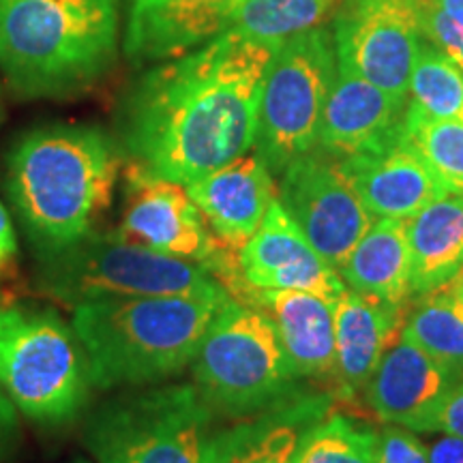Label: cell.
I'll use <instances>...</instances> for the list:
<instances>
[{
  "label": "cell",
  "mask_w": 463,
  "mask_h": 463,
  "mask_svg": "<svg viewBox=\"0 0 463 463\" xmlns=\"http://www.w3.org/2000/svg\"><path fill=\"white\" fill-rule=\"evenodd\" d=\"M281 43L225 31L150 69L120 106L123 153L155 176L181 184L249 153L266 69Z\"/></svg>",
  "instance_id": "1"
},
{
  "label": "cell",
  "mask_w": 463,
  "mask_h": 463,
  "mask_svg": "<svg viewBox=\"0 0 463 463\" xmlns=\"http://www.w3.org/2000/svg\"><path fill=\"white\" fill-rule=\"evenodd\" d=\"M120 144L99 127L45 125L26 131L7 157V191L34 251L97 230L112 204Z\"/></svg>",
  "instance_id": "2"
},
{
  "label": "cell",
  "mask_w": 463,
  "mask_h": 463,
  "mask_svg": "<svg viewBox=\"0 0 463 463\" xmlns=\"http://www.w3.org/2000/svg\"><path fill=\"white\" fill-rule=\"evenodd\" d=\"M118 0H0V73L17 97L65 99L118 61Z\"/></svg>",
  "instance_id": "3"
},
{
  "label": "cell",
  "mask_w": 463,
  "mask_h": 463,
  "mask_svg": "<svg viewBox=\"0 0 463 463\" xmlns=\"http://www.w3.org/2000/svg\"><path fill=\"white\" fill-rule=\"evenodd\" d=\"M232 297H129L73 307L95 389H142L191 367L217 311Z\"/></svg>",
  "instance_id": "4"
},
{
  "label": "cell",
  "mask_w": 463,
  "mask_h": 463,
  "mask_svg": "<svg viewBox=\"0 0 463 463\" xmlns=\"http://www.w3.org/2000/svg\"><path fill=\"white\" fill-rule=\"evenodd\" d=\"M37 283L73 307L129 297H230L198 262L155 251L123 232L92 230L52 251H34Z\"/></svg>",
  "instance_id": "5"
},
{
  "label": "cell",
  "mask_w": 463,
  "mask_h": 463,
  "mask_svg": "<svg viewBox=\"0 0 463 463\" xmlns=\"http://www.w3.org/2000/svg\"><path fill=\"white\" fill-rule=\"evenodd\" d=\"M191 369L202 402L232 420L266 412L300 392L275 322L245 300L230 298L217 311Z\"/></svg>",
  "instance_id": "6"
},
{
  "label": "cell",
  "mask_w": 463,
  "mask_h": 463,
  "mask_svg": "<svg viewBox=\"0 0 463 463\" xmlns=\"http://www.w3.org/2000/svg\"><path fill=\"white\" fill-rule=\"evenodd\" d=\"M0 389L39 425H65L90 402L86 350L71 324L39 307H0Z\"/></svg>",
  "instance_id": "7"
},
{
  "label": "cell",
  "mask_w": 463,
  "mask_h": 463,
  "mask_svg": "<svg viewBox=\"0 0 463 463\" xmlns=\"http://www.w3.org/2000/svg\"><path fill=\"white\" fill-rule=\"evenodd\" d=\"M213 419L194 384L142 386L92 410L84 447L97 463H206Z\"/></svg>",
  "instance_id": "8"
},
{
  "label": "cell",
  "mask_w": 463,
  "mask_h": 463,
  "mask_svg": "<svg viewBox=\"0 0 463 463\" xmlns=\"http://www.w3.org/2000/svg\"><path fill=\"white\" fill-rule=\"evenodd\" d=\"M335 71L337 54L326 26L294 34L277 50L264 75L253 142L273 176L316 148Z\"/></svg>",
  "instance_id": "9"
},
{
  "label": "cell",
  "mask_w": 463,
  "mask_h": 463,
  "mask_svg": "<svg viewBox=\"0 0 463 463\" xmlns=\"http://www.w3.org/2000/svg\"><path fill=\"white\" fill-rule=\"evenodd\" d=\"M120 232L155 251L202 264L223 288L241 275L239 249L213 234L187 187L136 164L127 172Z\"/></svg>",
  "instance_id": "10"
},
{
  "label": "cell",
  "mask_w": 463,
  "mask_h": 463,
  "mask_svg": "<svg viewBox=\"0 0 463 463\" xmlns=\"http://www.w3.org/2000/svg\"><path fill=\"white\" fill-rule=\"evenodd\" d=\"M337 62L399 97H410L425 42L419 0H341L333 17Z\"/></svg>",
  "instance_id": "11"
},
{
  "label": "cell",
  "mask_w": 463,
  "mask_h": 463,
  "mask_svg": "<svg viewBox=\"0 0 463 463\" xmlns=\"http://www.w3.org/2000/svg\"><path fill=\"white\" fill-rule=\"evenodd\" d=\"M277 198L316 251L337 270L375 222L339 159L317 148L286 167Z\"/></svg>",
  "instance_id": "12"
},
{
  "label": "cell",
  "mask_w": 463,
  "mask_h": 463,
  "mask_svg": "<svg viewBox=\"0 0 463 463\" xmlns=\"http://www.w3.org/2000/svg\"><path fill=\"white\" fill-rule=\"evenodd\" d=\"M239 266L251 305L253 294L264 289H303L326 300H337L345 292L339 270L307 241L279 198L273 200L256 234L241 247Z\"/></svg>",
  "instance_id": "13"
},
{
  "label": "cell",
  "mask_w": 463,
  "mask_h": 463,
  "mask_svg": "<svg viewBox=\"0 0 463 463\" xmlns=\"http://www.w3.org/2000/svg\"><path fill=\"white\" fill-rule=\"evenodd\" d=\"M410 97L380 89L337 62L316 148L335 159L389 148L402 140Z\"/></svg>",
  "instance_id": "14"
},
{
  "label": "cell",
  "mask_w": 463,
  "mask_h": 463,
  "mask_svg": "<svg viewBox=\"0 0 463 463\" xmlns=\"http://www.w3.org/2000/svg\"><path fill=\"white\" fill-rule=\"evenodd\" d=\"M239 0H129L123 52L146 65L194 52L230 28Z\"/></svg>",
  "instance_id": "15"
},
{
  "label": "cell",
  "mask_w": 463,
  "mask_h": 463,
  "mask_svg": "<svg viewBox=\"0 0 463 463\" xmlns=\"http://www.w3.org/2000/svg\"><path fill=\"white\" fill-rule=\"evenodd\" d=\"M184 187L213 234L239 251L277 198L273 172L253 148Z\"/></svg>",
  "instance_id": "16"
},
{
  "label": "cell",
  "mask_w": 463,
  "mask_h": 463,
  "mask_svg": "<svg viewBox=\"0 0 463 463\" xmlns=\"http://www.w3.org/2000/svg\"><path fill=\"white\" fill-rule=\"evenodd\" d=\"M412 305H395L347 289L335 303V382L339 397L367 386L382 356L402 339Z\"/></svg>",
  "instance_id": "17"
},
{
  "label": "cell",
  "mask_w": 463,
  "mask_h": 463,
  "mask_svg": "<svg viewBox=\"0 0 463 463\" xmlns=\"http://www.w3.org/2000/svg\"><path fill=\"white\" fill-rule=\"evenodd\" d=\"M339 164L373 219L408 222L433 200L449 194L403 136L389 148L339 159Z\"/></svg>",
  "instance_id": "18"
},
{
  "label": "cell",
  "mask_w": 463,
  "mask_h": 463,
  "mask_svg": "<svg viewBox=\"0 0 463 463\" xmlns=\"http://www.w3.org/2000/svg\"><path fill=\"white\" fill-rule=\"evenodd\" d=\"M331 408V397L298 392L266 412L213 431L206 463H294L305 433Z\"/></svg>",
  "instance_id": "19"
},
{
  "label": "cell",
  "mask_w": 463,
  "mask_h": 463,
  "mask_svg": "<svg viewBox=\"0 0 463 463\" xmlns=\"http://www.w3.org/2000/svg\"><path fill=\"white\" fill-rule=\"evenodd\" d=\"M461 378L444 369L430 354L402 337L382 356L367 382V403L386 425L416 431L425 416L447 397Z\"/></svg>",
  "instance_id": "20"
},
{
  "label": "cell",
  "mask_w": 463,
  "mask_h": 463,
  "mask_svg": "<svg viewBox=\"0 0 463 463\" xmlns=\"http://www.w3.org/2000/svg\"><path fill=\"white\" fill-rule=\"evenodd\" d=\"M335 303L303 289H264L253 294L279 333L297 378L335 380Z\"/></svg>",
  "instance_id": "21"
},
{
  "label": "cell",
  "mask_w": 463,
  "mask_h": 463,
  "mask_svg": "<svg viewBox=\"0 0 463 463\" xmlns=\"http://www.w3.org/2000/svg\"><path fill=\"white\" fill-rule=\"evenodd\" d=\"M412 297L447 286L463 270V195L444 194L405 222Z\"/></svg>",
  "instance_id": "22"
},
{
  "label": "cell",
  "mask_w": 463,
  "mask_h": 463,
  "mask_svg": "<svg viewBox=\"0 0 463 463\" xmlns=\"http://www.w3.org/2000/svg\"><path fill=\"white\" fill-rule=\"evenodd\" d=\"M347 289L395 305L412 300L405 219L380 217L364 232L339 269Z\"/></svg>",
  "instance_id": "23"
},
{
  "label": "cell",
  "mask_w": 463,
  "mask_h": 463,
  "mask_svg": "<svg viewBox=\"0 0 463 463\" xmlns=\"http://www.w3.org/2000/svg\"><path fill=\"white\" fill-rule=\"evenodd\" d=\"M402 337L463 380V286L459 279L419 297Z\"/></svg>",
  "instance_id": "24"
},
{
  "label": "cell",
  "mask_w": 463,
  "mask_h": 463,
  "mask_svg": "<svg viewBox=\"0 0 463 463\" xmlns=\"http://www.w3.org/2000/svg\"><path fill=\"white\" fill-rule=\"evenodd\" d=\"M341 0H239L230 28L242 37L286 42L294 34L324 26Z\"/></svg>",
  "instance_id": "25"
},
{
  "label": "cell",
  "mask_w": 463,
  "mask_h": 463,
  "mask_svg": "<svg viewBox=\"0 0 463 463\" xmlns=\"http://www.w3.org/2000/svg\"><path fill=\"white\" fill-rule=\"evenodd\" d=\"M403 140L425 159L449 194L463 195V123L433 118L408 101Z\"/></svg>",
  "instance_id": "26"
},
{
  "label": "cell",
  "mask_w": 463,
  "mask_h": 463,
  "mask_svg": "<svg viewBox=\"0 0 463 463\" xmlns=\"http://www.w3.org/2000/svg\"><path fill=\"white\" fill-rule=\"evenodd\" d=\"M378 449L380 431L331 408L305 433L294 463H378Z\"/></svg>",
  "instance_id": "27"
},
{
  "label": "cell",
  "mask_w": 463,
  "mask_h": 463,
  "mask_svg": "<svg viewBox=\"0 0 463 463\" xmlns=\"http://www.w3.org/2000/svg\"><path fill=\"white\" fill-rule=\"evenodd\" d=\"M410 103L433 118L463 123V71L427 39L410 78Z\"/></svg>",
  "instance_id": "28"
},
{
  "label": "cell",
  "mask_w": 463,
  "mask_h": 463,
  "mask_svg": "<svg viewBox=\"0 0 463 463\" xmlns=\"http://www.w3.org/2000/svg\"><path fill=\"white\" fill-rule=\"evenodd\" d=\"M419 14L422 37L442 50L463 71V26L431 0H419Z\"/></svg>",
  "instance_id": "29"
},
{
  "label": "cell",
  "mask_w": 463,
  "mask_h": 463,
  "mask_svg": "<svg viewBox=\"0 0 463 463\" xmlns=\"http://www.w3.org/2000/svg\"><path fill=\"white\" fill-rule=\"evenodd\" d=\"M378 463H427V447L412 430L386 425L380 431Z\"/></svg>",
  "instance_id": "30"
},
{
  "label": "cell",
  "mask_w": 463,
  "mask_h": 463,
  "mask_svg": "<svg viewBox=\"0 0 463 463\" xmlns=\"http://www.w3.org/2000/svg\"><path fill=\"white\" fill-rule=\"evenodd\" d=\"M449 433L463 438V382L453 386L447 397L436 405L430 416H425L414 433Z\"/></svg>",
  "instance_id": "31"
},
{
  "label": "cell",
  "mask_w": 463,
  "mask_h": 463,
  "mask_svg": "<svg viewBox=\"0 0 463 463\" xmlns=\"http://www.w3.org/2000/svg\"><path fill=\"white\" fill-rule=\"evenodd\" d=\"M15 403L0 389V463L15 453L20 444V416Z\"/></svg>",
  "instance_id": "32"
},
{
  "label": "cell",
  "mask_w": 463,
  "mask_h": 463,
  "mask_svg": "<svg viewBox=\"0 0 463 463\" xmlns=\"http://www.w3.org/2000/svg\"><path fill=\"white\" fill-rule=\"evenodd\" d=\"M427 463H463V438L444 433L427 449Z\"/></svg>",
  "instance_id": "33"
},
{
  "label": "cell",
  "mask_w": 463,
  "mask_h": 463,
  "mask_svg": "<svg viewBox=\"0 0 463 463\" xmlns=\"http://www.w3.org/2000/svg\"><path fill=\"white\" fill-rule=\"evenodd\" d=\"M17 251V241L14 232V222H11L7 208L0 202V269L14 258Z\"/></svg>",
  "instance_id": "34"
},
{
  "label": "cell",
  "mask_w": 463,
  "mask_h": 463,
  "mask_svg": "<svg viewBox=\"0 0 463 463\" xmlns=\"http://www.w3.org/2000/svg\"><path fill=\"white\" fill-rule=\"evenodd\" d=\"M433 5H438L444 14L453 17L457 24L463 26V0H431Z\"/></svg>",
  "instance_id": "35"
},
{
  "label": "cell",
  "mask_w": 463,
  "mask_h": 463,
  "mask_svg": "<svg viewBox=\"0 0 463 463\" xmlns=\"http://www.w3.org/2000/svg\"><path fill=\"white\" fill-rule=\"evenodd\" d=\"M0 120H3V86H0Z\"/></svg>",
  "instance_id": "36"
},
{
  "label": "cell",
  "mask_w": 463,
  "mask_h": 463,
  "mask_svg": "<svg viewBox=\"0 0 463 463\" xmlns=\"http://www.w3.org/2000/svg\"><path fill=\"white\" fill-rule=\"evenodd\" d=\"M457 279H459V283H461V286H463V270H461L459 275H457Z\"/></svg>",
  "instance_id": "37"
},
{
  "label": "cell",
  "mask_w": 463,
  "mask_h": 463,
  "mask_svg": "<svg viewBox=\"0 0 463 463\" xmlns=\"http://www.w3.org/2000/svg\"><path fill=\"white\" fill-rule=\"evenodd\" d=\"M71 463H90V461H86V459H73Z\"/></svg>",
  "instance_id": "38"
}]
</instances>
